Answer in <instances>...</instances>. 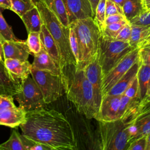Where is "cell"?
<instances>
[{
    "label": "cell",
    "instance_id": "f546056e",
    "mask_svg": "<svg viewBox=\"0 0 150 150\" xmlns=\"http://www.w3.org/2000/svg\"><path fill=\"white\" fill-rule=\"evenodd\" d=\"M129 21L125 19L119 22L106 25L101 34L110 38L115 39L120 30Z\"/></svg>",
    "mask_w": 150,
    "mask_h": 150
},
{
    "label": "cell",
    "instance_id": "cb8c5ba5",
    "mask_svg": "<svg viewBox=\"0 0 150 150\" xmlns=\"http://www.w3.org/2000/svg\"><path fill=\"white\" fill-rule=\"evenodd\" d=\"M131 34L129 43L134 48L138 46L150 35V26H143L131 24Z\"/></svg>",
    "mask_w": 150,
    "mask_h": 150
},
{
    "label": "cell",
    "instance_id": "681fc988",
    "mask_svg": "<svg viewBox=\"0 0 150 150\" xmlns=\"http://www.w3.org/2000/svg\"><path fill=\"white\" fill-rule=\"evenodd\" d=\"M149 94H150V79H149V83H148V89H147V92H146V97L149 96Z\"/></svg>",
    "mask_w": 150,
    "mask_h": 150
},
{
    "label": "cell",
    "instance_id": "8fae6325",
    "mask_svg": "<svg viewBox=\"0 0 150 150\" xmlns=\"http://www.w3.org/2000/svg\"><path fill=\"white\" fill-rule=\"evenodd\" d=\"M85 75L92 84L97 106L100 107L103 97V74L101 65L99 63L98 53H97L83 68Z\"/></svg>",
    "mask_w": 150,
    "mask_h": 150
},
{
    "label": "cell",
    "instance_id": "d4e9b609",
    "mask_svg": "<svg viewBox=\"0 0 150 150\" xmlns=\"http://www.w3.org/2000/svg\"><path fill=\"white\" fill-rule=\"evenodd\" d=\"M123 13L129 22L144 12L142 0H125L122 6Z\"/></svg>",
    "mask_w": 150,
    "mask_h": 150
},
{
    "label": "cell",
    "instance_id": "2e32d148",
    "mask_svg": "<svg viewBox=\"0 0 150 150\" xmlns=\"http://www.w3.org/2000/svg\"><path fill=\"white\" fill-rule=\"evenodd\" d=\"M27 112L19 107L0 109V125L10 128L19 127L26 120Z\"/></svg>",
    "mask_w": 150,
    "mask_h": 150
},
{
    "label": "cell",
    "instance_id": "ab89813d",
    "mask_svg": "<svg viewBox=\"0 0 150 150\" xmlns=\"http://www.w3.org/2000/svg\"><path fill=\"white\" fill-rule=\"evenodd\" d=\"M127 19L125 16L122 14H114V15H111L110 16H108L105 18V25L113 23H116V22H119L122 21ZM128 21V20H127Z\"/></svg>",
    "mask_w": 150,
    "mask_h": 150
},
{
    "label": "cell",
    "instance_id": "60d3db41",
    "mask_svg": "<svg viewBox=\"0 0 150 150\" xmlns=\"http://www.w3.org/2000/svg\"><path fill=\"white\" fill-rule=\"evenodd\" d=\"M0 8L1 9L11 10V0H0Z\"/></svg>",
    "mask_w": 150,
    "mask_h": 150
},
{
    "label": "cell",
    "instance_id": "d6986e66",
    "mask_svg": "<svg viewBox=\"0 0 150 150\" xmlns=\"http://www.w3.org/2000/svg\"><path fill=\"white\" fill-rule=\"evenodd\" d=\"M32 67L60 76V68L52 57L45 50L43 46L41 51L34 55Z\"/></svg>",
    "mask_w": 150,
    "mask_h": 150
},
{
    "label": "cell",
    "instance_id": "5bb4252c",
    "mask_svg": "<svg viewBox=\"0 0 150 150\" xmlns=\"http://www.w3.org/2000/svg\"><path fill=\"white\" fill-rule=\"evenodd\" d=\"M4 59L7 58L26 60L30 54L25 40H4L2 44Z\"/></svg>",
    "mask_w": 150,
    "mask_h": 150
},
{
    "label": "cell",
    "instance_id": "9c48e42d",
    "mask_svg": "<svg viewBox=\"0 0 150 150\" xmlns=\"http://www.w3.org/2000/svg\"><path fill=\"white\" fill-rule=\"evenodd\" d=\"M139 51L135 48L127 54L116 64L103 78V96L105 94L114 84L127 73L131 66L138 60Z\"/></svg>",
    "mask_w": 150,
    "mask_h": 150
},
{
    "label": "cell",
    "instance_id": "7dc6e473",
    "mask_svg": "<svg viewBox=\"0 0 150 150\" xmlns=\"http://www.w3.org/2000/svg\"><path fill=\"white\" fill-rule=\"evenodd\" d=\"M5 40L2 38V37L0 35V52L2 55V57H3V49H2V43L4 42ZM4 58V57H3Z\"/></svg>",
    "mask_w": 150,
    "mask_h": 150
},
{
    "label": "cell",
    "instance_id": "db71d44e",
    "mask_svg": "<svg viewBox=\"0 0 150 150\" xmlns=\"http://www.w3.org/2000/svg\"></svg>",
    "mask_w": 150,
    "mask_h": 150
},
{
    "label": "cell",
    "instance_id": "d590c367",
    "mask_svg": "<svg viewBox=\"0 0 150 150\" xmlns=\"http://www.w3.org/2000/svg\"><path fill=\"white\" fill-rule=\"evenodd\" d=\"M123 94L129 98L139 97V84L137 77L134 79L131 84L125 90Z\"/></svg>",
    "mask_w": 150,
    "mask_h": 150
},
{
    "label": "cell",
    "instance_id": "f6af8a7d",
    "mask_svg": "<svg viewBox=\"0 0 150 150\" xmlns=\"http://www.w3.org/2000/svg\"><path fill=\"white\" fill-rule=\"evenodd\" d=\"M146 150H150V132L146 136Z\"/></svg>",
    "mask_w": 150,
    "mask_h": 150
},
{
    "label": "cell",
    "instance_id": "c3c4849f",
    "mask_svg": "<svg viewBox=\"0 0 150 150\" xmlns=\"http://www.w3.org/2000/svg\"><path fill=\"white\" fill-rule=\"evenodd\" d=\"M142 102L143 103H150V94L146 97H145L142 100H141Z\"/></svg>",
    "mask_w": 150,
    "mask_h": 150
},
{
    "label": "cell",
    "instance_id": "b9f144b4",
    "mask_svg": "<svg viewBox=\"0 0 150 150\" xmlns=\"http://www.w3.org/2000/svg\"><path fill=\"white\" fill-rule=\"evenodd\" d=\"M139 60L141 63L147 64L150 66V54L144 56H139Z\"/></svg>",
    "mask_w": 150,
    "mask_h": 150
},
{
    "label": "cell",
    "instance_id": "4dcf8cb0",
    "mask_svg": "<svg viewBox=\"0 0 150 150\" xmlns=\"http://www.w3.org/2000/svg\"><path fill=\"white\" fill-rule=\"evenodd\" d=\"M0 35L5 40H17L12 28L7 23L0 8Z\"/></svg>",
    "mask_w": 150,
    "mask_h": 150
},
{
    "label": "cell",
    "instance_id": "4fadbf2b",
    "mask_svg": "<svg viewBox=\"0 0 150 150\" xmlns=\"http://www.w3.org/2000/svg\"><path fill=\"white\" fill-rule=\"evenodd\" d=\"M69 23L76 21L86 19L88 18H93L91 4L88 0H63Z\"/></svg>",
    "mask_w": 150,
    "mask_h": 150
},
{
    "label": "cell",
    "instance_id": "277c9868",
    "mask_svg": "<svg viewBox=\"0 0 150 150\" xmlns=\"http://www.w3.org/2000/svg\"><path fill=\"white\" fill-rule=\"evenodd\" d=\"M77 36L80 49V61L77 67L83 69L97 53L100 30L93 18L79 19L71 23Z\"/></svg>",
    "mask_w": 150,
    "mask_h": 150
},
{
    "label": "cell",
    "instance_id": "ee69618b",
    "mask_svg": "<svg viewBox=\"0 0 150 150\" xmlns=\"http://www.w3.org/2000/svg\"><path fill=\"white\" fill-rule=\"evenodd\" d=\"M144 11H150V0H142Z\"/></svg>",
    "mask_w": 150,
    "mask_h": 150
},
{
    "label": "cell",
    "instance_id": "e575fe53",
    "mask_svg": "<svg viewBox=\"0 0 150 150\" xmlns=\"http://www.w3.org/2000/svg\"><path fill=\"white\" fill-rule=\"evenodd\" d=\"M118 13L124 15L122 7L111 0H106L105 18L111 15Z\"/></svg>",
    "mask_w": 150,
    "mask_h": 150
},
{
    "label": "cell",
    "instance_id": "30bf717a",
    "mask_svg": "<svg viewBox=\"0 0 150 150\" xmlns=\"http://www.w3.org/2000/svg\"><path fill=\"white\" fill-rule=\"evenodd\" d=\"M141 106L129 127L130 141L146 137L150 132V103L141 101Z\"/></svg>",
    "mask_w": 150,
    "mask_h": 150
},
{
    "label": "cell",
    "instance_id": "5b68a950",
    "mask_svg": "<svg viewBox=\"0 0 150 150\" xmlns=\"http://www.w3.org/2000/svg\"><path fill=\"white\" fill-rule=\"evenodd\" d=\"M99 122V148L101 150H127L130 141V124L121 119Z\"/></svg>",
    "mask_w": 150,
    "mask_h": 150
},
{
    "label": "cell",
    "instance_id": "7c38bea8",
    "mask_svg": "<svg viewBox=\"0 0 150 150\" xmlns=\"http://www.w3.org/2000/svg\"><path fill=\"white\" fill-rule=\"evenodd\" d=\"M121 96L103 95L98 111L94 118L98 121L104 122H110L118 120L117 111Z\"/></svg>",
    "mask_w": 150,
    "mask_h": 150
},
{
    "label": "cell",
    "instance_id": "603a6c76",
    "mask_svg": "<svg viewBox=\"0 0 150 150\" xmlns=\"http://www.w3.org/2000/svg\"><path fill=\"white\" fill-rule=\"evenodd\" d=\"M139 84V98L142 100L146 95L148 83L150 79V66L140 62V66L137 75Z\"/></svg>",
    "mask_w": 150,
    "mask_h": 150
},
{
    "label": "cell",
    "instance_id": "7bdbcfd3",
    "mask_svg": "<svg viewBox=\"0 0 150 150\" xmlns=\"http://www.w3.org/2000/svg\"><path fill=\"white\" fill-rule=\"evenodd\" d=\"M91 6V8H92V11H93V13L94 15V17L95 15V13H96V8L97 6L100 1V0H88Z\"/></svg>",
    "mask_w": 150,
    "mask_h": 150
},
{
    "label": "cell",
    "instance_id": "8992f818",
    "mask_svg": "<svg viewBox=\"0 0 150 150\" xmlns=\"http://www.w3.org/2000/svg\"><path fill=\"white\" fill-rule=\"evenodd\" d=\"M134 49L128 42L110 38L101 34L97 53L103 76Z\"/></svg>",
    "mask_w": 150,
    "mask_h": 150
},
{
    "label": "cell",
    "instance_id": "1f68e13d",
    "mask_svg": "<svg viewBox=\"0 0 150 150\" xmlns=\"http://www.w3.org/2000/svg\"><path fill=\"white\" fill-rule=\"evenodd\" d=\"M69 40L70 45L72 53L74 56L76 61L77 66L79 63L80 55V49L78 40L76 35V33L73 28L69 25Z\"/></svg>",
    "mask_w": 150,
    "mask_h": 150
},
{
    "label": "cell",
    "instance_id": "8d00e7d4",
    "mask_svg": "<svg viewBox=\"0 0 150 150\" xmlns=\"http://www.w3.org/2000/svg\"><path fill=\"white\" fill-rule=\"evenodd\" d=\"M131 30H132L131 24L129 22L122 28V29L119 32V33H118L115 39H117L118 40L129 42V40L131 37Z\"/></svg>",
    "mask_w": 150,
    "mask_h": 150
},
{
    "label": "cell",
    "instance_id": "f5cc1de1",
    "mask_svg": "<svg viewBox=\"0 0 150 150\" xmlns=\"http://www.w3.org/2000/svg\"><path fill=\"white\" fill-rule=\"evenodd\" d=\"M1 97H2V96H1V95H0V99H1Z\"/></svg>",
    "mask_w": 150,
    "mask_h": 150
},
{
    "label": "cell",
    "instance_id": "f1b7e54d",
    "mask_svg": "<svg viewBox=\"0 0 150 150\" xmlns=\"http://www.w3.org/2000/svg\"><path fill=\"white\" fill-rule=\"evenodd\" d=\"M105 4L106 0H100L96 10L94 20L98 26L101 33L105 26Z\"/></svg>",
    "mask_w": 150,
    "mask_h": 150
},
{
    "label": "cell",
    "instance_id": "d6a6232c",
    "mask_svg": "<svg viewBox=\"0 0 150 150\" xmlns=\"http://www.w3.org/2000/svg\"><path fill=\"white\" fill-rule=\"evenodd\" d=\"M21 137L26 150H52L50 147L28 138L22 134H21Z\"/></svg>",
    "mask_w": 150,
    "mask_h": 150
},
{
    "label": "cell",
    "instance_id": "ffe728a7",
    "mask_svg": "<svg viewBox=\"0 0 150 150\" xmlns=\"http://www.w3.org/2000/svg\"><path fill=\"white\" fill-rule=\"evenodd\" d=\"M40 36L44 49L55 61L57 65L60 66V56L58 47L51 33L44 24L42 26L40 31Z\"/></svg>",
    "mask_w": 150,
    "mask_h": 150
},
{
    "label": "cell",
    "instance_id": "ac0fdd59",
    "mask_svg": "<svg viewBox=\"0 0 150 150\" xmlns=\"http://www.w3.org/2000/svg\"><path fill=\"white\" fill-rule=\"evenodd\" d=\"M139 66L140 61L138 58V60L105 94L115 96H121L123 94L125 90L131 84L134 79L137 77Z\"/></svg>",
    "mask_w": 150,
    "mask_h": 150
},
{
    "label": "cell",
    "instance_id": "83f0119b",
    "mask_svg": "<svg viewBox=\"0 0 150 150\" xmlns=\"http://www.w3.org/2000/svg\"><path fill=\"white\" fill-rule=\"evenodd\" d=\"M26 42L30 53L33 56L39 53L43 47L40 36V32L29 33Z\"/></svg>",
    "mask_w": 150,
    "mask_h": 150
},
{
    "label": "cell",
    "instance_id": "bcb514c9",
    "mask_svg": "<svg viewBox=\"0 0 150 150\" xmlns=\"http://www.w3.org/2000/svg\"><path fill=\"white\" fill-rule=\"evenodd\" d=\"M111 1H112L114 2L115 3L117 4L118 5H120V6H121V7H122V5L124 4V2L125 1V0H111Z\"/></svg>",
    "mask_w": 150,
    "mask_h": 150
},
{
    "label": "cell",
    "instance_id": "836d02e7",
    "mask_svg": "<svg viewBox=\"0 0 150 150\" xmlns=\"http://www.w3.org/2000/svg\"><path fill=\"white\" fill-rule=\"evenodd\" d=\"M132 25L150 26V11H144L129 21Z\"/></svg>",
    "mask_w": 150,
    "mask_h": 150
},
{
    "label": "cell",
    "instance_id": "ba28073f",
    "mask_svg": "<svg viewBox=\"0 0 150 150\" xmlns=\"http://www.w3.org/2000/svg\"><path fill=\"white\" fill-rule=\"evenodd\" d=\"M13 98L18 101L19 107L26 112L42 108L46 104L40 88L31 74L21 81V91Z\"/></svg>",
    "mask_w": 150,
    "mask_h": 150
},
{
    "label": "cell",
    "instance_id": "3957f363",
    "mask_svg": "<svg viewBox=\"0 0 150 150\" xmlns=\"http://www.w3.org/2000/svg\"><path fill=\"white\" fill-rule=\"evenodd\" d=\"M36 6L43 24L51 33L58 47L60 56V69L66 65H77L70 45L69 27L64 26L57 17L45 5L42 0H40Z\"/></svg>",
    "mask_w": 150,
    "mask_h": 150
},
{
    "label": "cell",
    "instance_id": "7402d4cb",
    "mask_svg": "<svg viewBox=\"0 0 150 150\" xmlns=\"http://www.w3.org/2000/svg\"><path fill=\"white\" fill-rule=\"evenodd\" d=\"M45 5L57 17L62 24L69 28L70 23L63 0H42Z\"/></svg>",
    "mask_w": 150,
    "mask_h": 150
},
{
    "label": "cell",
    "instance_id": "4316f807",
    "mask_svg": "<svg viewBox=\"0 0 150 150\" xmlns=\"http://www.w3.org/2000/svg\"><path fill=\"white\" fill-rule=\"evenodd\" d=\"M11 10L20 18L26 12L36 6L33 0H11Z\"/></svg>",
    "mask_w": 150,
    "mask_h": 150
},
{
    "label": "cell",
    "instance_id": "f35d334b",
    "mask_svg": "<svg viewBox=\"0 0 150 150\" xmlns=\"http://www.w3.org/2000/svg\"><path fill=\"white\" fill-rule=\"evenodd\" d=\"M16 105L13 102V97L12 96H2L0 99V109L14 107Z\"/></svg>",
    "mask_w": 150,
    "mask_h": 150
},
{
    "label": "cell",
    "instance_id": "484cf974",
    "mask_svg": "<svg viewBox=\"0 0 150 150\" xmlns=\"http://www.w3.org/2000/svg\"><path fill=\"white\" fill-rule=\"evenodd\" d=\"M0 150H26L21 134L15 129L13 130L9 138L0 144Z\"/></svg>",
    "mask_w": 150,
    "mask_h": 150
},
{
    "label": "cell",
    "instance_id": "6da1fadb",
    "mask_svg": "<svg viewBox=\"0 0 150 150\" xmlns=\"http://www.w3.org/2000/svg\"><path fill=\"white\" fill-rule=\"evenodd\" d=\"M19 127L22 135L52 150L77 149L71 125L63 114L55 110L42 108L27 112L26 120Z\"/></svg>",
    "mask_w": 150,
    "mask_h": 150
},
{
    "label": "cell",
    "instance_id": "7a4b0ae2",
    "mask_svg": "<svg viewBox=\"0 0 150 150\" xmlns=\"http://www.w3.org/2000/svg\"><path fill=\"white\" fill-rule=\"evenodd\" d=\"M60 76L67 99L87 118H94L98 107L93 87L83 69L77 65H66L60 69Z\"/></svg>",
    "mask_w": 150,
    "mask_h": 150
},
{
    "label": "cell",
    "instance_id": "74e56055",
    "mask_svg": "<svg viewBox=\"0 0 150 150\" xmlns=\"http://www.w3.org/2000/svg\"><path fill=\"white\" fill-rule=\"evenodd\" d=\"M146 137H142L132 141L127 150H146Z\"/></svg>",
    "mask_w": 150,
    "mask_h": 150
},
{
    "label": "cell",
    "instance_id": "52a82bcc",
    "mask_svg": "<svg viewBox=\"0 0 150 150\" xmlns=\"http://www.w3.org/2000/svg\"><path fill=\"white\" fill-rule=\"evenodd\" d=\"M31 76L40 88L46 104L57 100L64 92L59 75L37 69L32 66Z\"/></svg>",
    "mask_w": 150,
    "mask_h": 150
},
{
    "label": "cell",
    "instance_id": "816d5d0a",
    "mask_svg": "<svg viewBox=\"0 0 150 150\" xmlns=\"http://www.w3.org/2000/svg\"><path fill=\"white\" fill-rule=\"evenodd\" d=\"M33 1H34V2L36 4V5L39 2V1H40V0H33Z\"/></svg>",
    "mask_w": 150,
    "mask_h": 150
},
{
    "label": "cell",
    "instance_id": "9a60e30c",
    "mask_svg": "<svg viewBox=\"0 0 150 150\" xmlns=\"http://www.w3.org/2000/svg\"><path fill=\"white\" fill-rule=\"evenodd\" d=\"M21 91V81L15 79L6 69L4 60L0 61V95L12 96Z\"/></svg>",
    "mask_w": 150,
    "mask_h": 150
},
{
    "label": "cell",
    "instance_id": "44dd1931",
    "mask_svg": "<svg viewBox=\"0 0 150 150\" xmlns=\"http://www.w3.org/2000/svg\"><path fill=\"white\" fill-rule=\"evenodd\" d=\"M28 33L40 32L43 22L37 6H35L21 16Z\"/></svg>",
    "mask_w": 150,
    "mask_h": 150
},
{
    "label": "cell",
    "instance_id": "e0dca14e",
    "mask_svg": "<svg viewBox=\"0 0 150 150\" xmlns=\"http://www.w3.org/2000/svg\"><path fill=\"white\" fill-rule=\"evenodd\" d=\"M4 63L10 73L18 80L21 81L31 74L32 64L28 60L7 58L4 59Z\"/></svg>",
    "mask_w": 150,
    "mask_h": 150
},
{
    "label": "cell",
    "instance_id": "f907efd6",
    "mask_svg": "<svg viewBox=\"0 0 150 150\" xmlns=\"http://www.w3.org/2000/svg\"><path fill=\"white\" fill-rule=\"evenodd\" d=\"M2 60H4V58L2 57V55L1 53L0 52V61H2Z\"/></svg>",
    "mask_w": 150,
    "mask_h": 150
}]
</instances>
